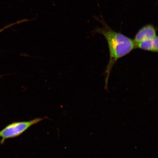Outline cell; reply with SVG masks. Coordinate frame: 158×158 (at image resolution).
Returning <instances> with one entry per match:
<instances>
[{"mask_svg":"<svg viewBox=\"0 0 158 158\" xmlns=\"http://www.w3.org/2000/svg\"><path fill=\"white\" fill-rule=\"evenodd\" d=\"M103 27L94 31L103 35L107 41L109 49L110 58L105 70V88H107L109 78L112 69L118 59L126 56L136 48L133 40L110 28L105 23Z\"/></svg>","mask_w":158,"mask_h":158,"instance_id":"1","label":"cell"},{"mask_svg":"<svg viewBox=\"0 0 158 158\" xmlns=\"http://www.w3.org/2000/svg\"><path fill=\"white\" fill-rule=\"evenodd\" d=\"M47 118V117L35 118L29 121L14 122L10 124L0 131V138H2L0 143L3 144L6 140L19 137L31 126Z\"/></svg>","mask_w":158,"mask_h":158,"instance_id":"2","label":"cell"},{"mask_svg":"<svg viewBox=\"0 0 158 158\" xmlns=\"http://www.w3.org/2000/svg\"><path fill=\"white\" fill-rule=\"evenodd\" d=\"M155 27L152 25H148L139 30L136 34L133 40L135 44L146 40L153 38L157 36Z\"/></svg>","mask_w":158,"mask_h":158,"instance_id":"3","label":"cell"},{"mask_svg":"<svg viewBox=\"0 0 158 158\" xmlns=\"http://www.w3.org/2000/svg\"><path fill=\"white\" fill-rule=\"evenodd\" d=\"M136 48L143 49L144 50L158 52V37L157 36L153 38L146 40L136 44Z\"/></svg>","mask_w":158,"mask_h":158,"instance_id":"4","label":"cell"},{"mask_svg":"<svg viewBox=\"0 0 158 158\" xmlns=\"http://www.w3.org/2000/svg\"><path fill=\"white\" fill-rule=\"evenodd\" d=\"M14 25V24H12L10 25H9L8 26H6L5 27H4L3 28L0 30V33H1V31H3L4 30L8 28V27H11V25Z\"/></svg>","mask_w":158,"mask_h":158,"instance_id":"5","label":"cell"}]
</instances>
